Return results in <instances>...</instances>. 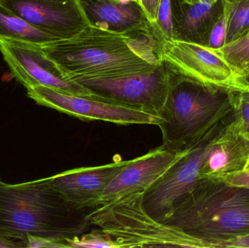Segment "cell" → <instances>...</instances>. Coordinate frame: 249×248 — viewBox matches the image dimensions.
<instances>
[{"label": "cell", "mask_w": 249, "mask_h": 248, "mask_svg": "<svg viewBox=\"0 0 249 248\" xmlns=\"http://www.w3.org/2000/svg\"><path fill=\"white\" fill-rule=\"evenodd\" d=\"M227 25H228V14L224 6L223 12L216 19L211 30L206 47H209L212 49L217 50L225 46Z\"/></svg>", "instance_id": "obj_20"}, {"label": "cell", "mask_w": 249, "mask_h": 248, "mask_svg": "<svg viewBox=\"0 0 249 248\" xmlns=\"http://www.w3.org/2000/svg\"><path fill=\"white\" fill-rule=\"evenodd\" d=\"M37 45L59 75L71 83L120 78L148 72L158 66L137 56L122 33L90 24L74 36Z\"/></svg>", "instance_id": "obj_3"}, {"label": "cell", "mask_w": 249, "mask_h": 248, "mask_svg": "<svg viewBox=\"0 0 249 248\" xmlns=\"http://www.w3.org/2000/svg\"><path fill=\"white\" fill-rule=\"evenodd\" d=\"M0 39L41 45L58 38L35 27L0 4Z\"/></svg>", "instance_id": "obj_17"}, {"label": "cell", "mask_w": 249, "mask_h": 248, "mask_svg": "<svg viewBox=\"0 0 249 248\" xmlns=\"http://www.w3.org/2000/svg\"><path fill=\"white\" fill-rule=\"evenodd\" d=\"M0 52L13 77L26 89L45 86L65 94L93 99L81 84L64 80L37 45L0 39Z\"/></svg>", "instance_id": "obj_10"}, {"label": "cell", "mask_w": 249, "mask_h": 248, "mask_svg": "<svg viewBox=\"0 0 249 248\" xmlns=\"http://www.w3.org/2000/svg\"><path fill=\"white\" fill-rule=\"evenodd\" d=\"M184 2L188 3L190 4H197V3L200 2H211L215 3L218 1V0H183Z\"/></svg>", "instance_id": "obj_29"}, {"label": "cell", "mask_w": 249, "mask_h": 248, "mask_svg": "<svg viewBox=\"0 0 249 248\" xmlns=\"http://www.w3.org/2000/svg\"><path fill=\"white\" fill-rule=\"evenodd\" d=\"M160 61L178 77L230 91L249 92L247 76L217 50L177 39H165Z\"/></svg>", "instance_id": "obj_6"}, {"label": "cell", "mask_w": 249, "mask_h": 248, "mask_svg": "<svg viewBox=\"0 0 249 248\" xmlns=\"http://www.w3.org/2000/svg\"><path fill=\"white\" fill-rule=\"evenodd\" d=\"M228 14L225 45L244 37L249 31V0H223Z\"/></svg>", "instance_id": "obj_18"}, {"label": "cell", "mask_w": 249, "mask_h": 248, "mask_svg": "<svg viewBox=\"0 0 249 248\" xmlns=\"http://www.w3.org/2000/svg\"><path fill=\"white\" fill-rule=\"evenodd\" d=\"M217 50L230 64L244 72L249 66V31L244 37Z\"/></svg>", "instance_id": "obj_19"}, {"label": "cell", "mask_w": 249, "mask_h": 248, "mask_svg": "<svg viewBox=\"0 0 249 248\" xmlns=\"http://www.w3.org/2000/svg\"><path fill=\"white\" fill-rule=\"evenodd\" d=\"M242 100V104H241V109H242L243 115H244V119H245L246 125H247V130L249 132V103Z\"/></svg>", "instance_id": "obj_28"}, {"label": "cell", "mask_w": 249, "mask_h": 248, "mask_svg": "<svg viewBox=\"0 0 249 248\" xmlns=\"http://www.w3.org/2000/svg\"><path fill=\"white\" fill-rule=\"evenodd\" d=\"M182 154H175L162 146L151 150L130 163L110 182L101 197L97 207L143 194L162 176Z\"/></svg>", "instance_id": "obj_13"}, {"label": "cell", "mask_w": 249, "mask_h": 248, "mask_svg": "<svg viewBox=\"0 0 249 248\" xmlns=\"http://www.w3.org/2000/svg\"><path fill=\"white\" fill-rule=\"evenodd\" d=\"M230 92L177 76L160 115L162 147L179 154L198 145Z\"/></svg>", "instance_id": "obj_4"}, {"label": "cell", "mask_w": 249, "mask_h": 248, "mask_svg": "<svg viewBox=\"0 0 249 248\" xmlns=\"http://www.w3.org/2000/svg\"><path fill=\"white\" fill-rule=\"evenodd\" d=\"M28 97L37 104L82 120L102 121L118 125H154L160 118L146 112L91 98L65 94L45 86L26 88Z\"/></svg>", "instance_id": "obj_9"}, {"label": "cell", "mask_w": 249, "mask_h": 248, "mask_svg": "<svg viewBox=\"0 0 249 248\" xmlns=\"http://www.w3.org/2000/svg\"><path fill=\"white\" fill-rule=\"evenodd\" d=\"M230 184L249 189V168L233 175L229 179Z\"/></svg>", "instance_id": "obj_25"}, {"label": "cell", "mask_w": 249, "mask_h": 248, "mask_svg": "<svg viewBox=\"0 0 249 248\" xmlns=\"http://www.w3.org/2000/svg\"><path fill=\"white\" fill-rule=\"evenodd\" d=\"M0 4L58 39L74 36L90 24L80 0H0Z\"/></svg>", "instance_id": "obj_11"}, {"label": "cell", "mask_w": 249, "mask_h": 248, "mask_svg": "<svg viewBox=\"0 0 249 248\" xmlns=\"http://www.w3.org/2000/svg\"><path fill=\"white\" fill-rule=\"evenodd\" d=\"M118 1H121V0H118Z\"/></svg>", "instance_id": "obj_33"}, {"label": "cell", "mask_w": 249, "mask_h": 248, "mask_svg": "<svg viewBox=\"0 0 249 248\" xmlns=\"http://www.w3.org/2000/svg\"><path fill=\"white\" fill-rule=\"evenodd\" d=\"M162 222L178 229L201 248L249 234V189L202 177L180 198Z\"/></svg>", "instance_id": "obj_2"}, {"label": "cell", "mask_w": 249, "mask_h": 248, "mask_svg": "<svg viewBox=\"0 0 249 248\" xmlns=\"http://www.w3.org/2000/svg\"><path fill=\"white\" fill-rule=\"evenodd\" d=\"M130 160L72 169L48 179L52 187L73 208L94 209L108 185Z\"/></svg>", "instance_id": "obj_12"}, {"label": "cell", "mask_w": 249, "mask_h": 248, "mask_svg": "<svg viewBox=\"0 0 249 248\" xmlns=\"http://www.w3.org/2000/svg\"><path fill=\"white\" fill-rule=\"evenodd\" d=\"M228 161L229 156L223 149L218 147L211 148L204 167L208 166V168L212 171H218L225 167Z\"/></svg>", "instance_id": "obj_23"}, {"label": "cell", "mask_w": 249, "mask_h": 248, "mask_svg": "<svg viewBox=\"0 0 249 248\" xmlns=\"http://www.w3.org/2000/svg\"><path fill=\"white\" fill-rule=\"evenodd\" d=\"M247 80H248V82L249 83V75H247Z\"/></svg>", "instance_id": "obj_32"}, {"label": "cell", "mask_w": 249, "mask_h": 248, "mask_svg": "<svg viewBox=\"0 0 249 248\" xmlns=\"http://www.w3.org/2000/svg\"><path fill=\"white\" fill-rule=\"evenodd\" d=\"M95 209V208H94ZM67 203L48 178L9 184L0 178V235L28 248L30 237L48 239L63 248L91 227L89 214Z\"/></svg>", "instance_id": "obj_1"}, {"label": "cell", "mask_w": 249, "mask_h": 248, "mask_svg": "<svg viewBox=\"0 0 249 248\" xmlns=\"http://www.w3.org/2000/svg\"><path fill=\"white\" fill-rule=\"evenodd\" d=\"M92 231L121 248H201L178 229L152 218L143 194L95 208L89 214Z\"/></svg>", "instance_id": "obj_5"}, {"label": "cell", "mask_w": 249, "mask_h": 248, "mask_svg": "<svg viewBox=\"0 0 249 248\" xmlns=\"http://www.w3.org/2000/svg\"><path fill=\"white\" fill-rule=\"evenodd\" d=\"M249 248V234L218 243L216 248Z\"/></svg>", "instance_id": "obj_26"}, {"label": "cell", "mask_w": 249, "mask_h": 248, "mask_svg": "<svg viewBox=\"0 0 249 248\" xmlns=\"http://www.w3.org/2000/svg\"><path fill=\"white\" fill-rule=\"evenodd\" d=\"M82 237H76L68 241L70 248H115V246L106 239L94 231L83 234Z\"/></svg>", "instance_id": "obj_22"}, {"label": "cell", "mask_w": 249, "mask_h": 248, "mask_svg": "<svg viewBox=\"0 0 249 248\" xmlns=\"http://www.w3.org/2000/svg\"><path fill=\"white\" fill-rule=\"evenodd\" d=\"M26 248L23 243L0 235V248Z\"/></svg>", "instance_id": "obj_27"}, {"label": "cell", "mask_w": 249, "mask_h": 248, "mask_svg": "<svg viewBox=\"0 0 249 248\" xmlns=\"http://www.w3.org/2000/svg\"><path fill=\"white\" fill-rule=\"evenodd\" d=\"M157 24L166 39H174L171 0H161L157 16Z\"/></svg>", "instance_id": "obj_21"}, {"label": "cell", "mask_w": 249, "mask_h": 248, "mask_svg": "<svg viewBox=\"0 0 249 248\" xmlns=\"http://www.w3.org/2000/svg\"><path fill=\"white\" fill-rule=\"evenodd\" d=\"M162 63L152 71L113 79H92L77 82L93 99L146 112L160 117L170 90L177 80Z\"/></svg>", "instance_id": "obj_7"}, {"label": "cell", "mask_w": 249, "mask_h": 248, "mask_svg": "<svg viewBox=\"0 0 249 248\" xmlns=\"http://www.w3.org/2000/svg\"><path fill=\"white\" fill-rule=\"evenodd\" d=\"M244 74H246V76L249 75V66L247 68V69L244 70Z\"/></svg>", "instance_id": "obj_31"}, {"label": "cell", "mask_w": 249, "mask_h": 248, "mask_svg": "<svg viewBox=\"0 0 249 248\" xmlns=\"http://www.w3.org/2000/svg\"><path fill=\"white\" fill-rule=\"evenodd\" d=\"M160 2L161 0H142L145 16L151 23H157V16Z\"/></svg>", "instance_id": "obj_24"}, {"label": "cell", "mask_w": 249, "mask_h": 248, "mask_svg": "<svg viewBox=\"0 0 249 248\" xmlns=\"http://www.w3.org/2000/svg\"><path fill=\"white\" fill-rule=\"evenodd\" d=\"M174 39L206 46L211 30L224 10L223 0L190 4L171 0Z\"/></svg>", "instance_id": "obj_14"}, {"label": "cell", "mask_w": 249, "mask_h": 248, "mask_svg": "<svg viewBox=\"0 0 249 248\" xmlns=\"http://www.w3.org/2000/svg\"><path fill=\"white\" fill-rule=\"evenodd\" d=\"M241 99L243 100H245V101L249 102V92H247V93H243L242 97Z\"/></svg>", "instance_id": "obj_30"}, {"label": "cell", "mask_w": 249, "mask_h": 248, "mask_svg": "<svg viewBox=\"0 0 249 248\" xmlns=\"http://www.w3.org/2000/svg\"><path fill=\"white\" fill-rule=\"evenodd\" d=\"M210 149L200 143L181 154L143 194V207L152 218L162 222L171 215L177 201L197 186Z\"/></svg>", "instance_id": "obj_8"}, {"label": "cell", "mask_w": 249, "mask_h": 248, "mask_svg": "<svg viewBox=\"0 0 249 248\" xmlns=\"http://www.w3.org/2000/svg\"><path fill=\"white\" fill-rule=\"evenodd\" d=\"M127 46L139 58L151 65L158 66L161 47L166 39L157 23L146 19L139 26L122 33Z\"/></svg>", "instance_id": "obj_16"}, {"label": "cell", "mask_w": 249, "mask_h": 248, "mask_svg": "<svg viewBox=\"0 0 249 248\" xmlns=\"http://www.w3.org/2000/svg\"><path fill=\"white\" fill-rule=\"evenodd\" d=\"M92 26L117 33H124L144 21L143 9L134 1L118 0H80Z\"/></svg>", "instance_id": "obj_15"}]
</instances>
